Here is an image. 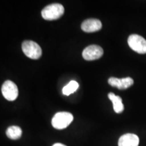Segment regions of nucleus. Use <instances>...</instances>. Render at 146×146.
Instances as JSON below:
<instances>
[{
    "mask_svg": "<svg viewBox=\"0 0 146 146\" xmlns=\"http://www.w3.org/2000/svg\"><path fill=\"white\" fill-rule=\"evenodd\" d=\"M22 129L17 126H11L6 130V135L10 139H18L22 136Z\"/></svg>",
    "mask_w": 146,
    "mask_h": 146,
    "instance_id": "nucleus-11",
    "label": "nucleus"
},
{
    "mask_svg": "<svg viewBox=\"0 0 146 146\" xmlns=\"http://www.w3.org/2000/svg\"><path fill=\"white\" fill-rule=\"evenodd\" d=\"M104 50L101 47L97 45H91L87 46L83 52V57L85 60L91 61L99 59L103 56Z\"/></svg>",
    "mask_w": 146,
    "mask_h": 146,
    "instance_id": "nucleus-6",
    "label": "nucleus"
},
{
    "mask_svg": "<svg viewBox=\"0 0 146 146\" xmlns=\"http://www.w3.org/2000/svg\"><path fill=\"white\" fill-rule=\"evenodd\" d=\"M52 146H66L65 145H64L62 143H55Z\"/></svg>",
    "mask_w": 146,
    "mask_h": 146,
    "instance_id": "nucleus-13",
    "label": "nucleus"
},
{
    "mask_svg": "<svg viewBox=\"0 0 146 146\" xmlns=\"http://www.w3.org/2000/svg\"><path fill=\"white\" fill-rule=\"evenodd\" d=\"M64 8L60 3H52L47 5L41 12L42 17L47 21H53L60 18L64 14Z\"/></svg>",
    "mask_w": 146,
    "mask_h": 146,
    "instance_id": "nucleus-1",
    "label": "nucleus"
},
{
    "mask_svg": "<svg viewBox=\"0 0 146 146\" xmlns=\"http://www.w3.org/2000/svg\"><path fill=\"white\" fill-rule=\"evenodd\" d=\"M128 44L135 52L139 54H146V40L139 35H131L128 38Z\"/></svg>",
    "mask_w": 146,
    "mask_h": 146,
    "instance_id": "nucleus-4",
    "label": "nucleus"
},
{
    "mask_svg": "<svg viewBox=\"0 0 146 146\" xmlns=\"http://www.w3.org/2000/svg\"><path fill=\"white\" fill-rule=\"evenodd\" d=\"M23 52L27 57L33 60L40 58L42 55L41 47L33 41H25L22 44Z\"/></svg>",
    "mask_w": 146,
    "mask_h": 146,
    "instance_id": "nucleus-3",
    "label": "nucleus"
},
{
    "mask_svg": "<svg viewBox=\"0 0 146 146\" xmlns=\"http://www.w3.org/2000/svg\"><path fill=\"white\" fill-rule=\"evenodd\" d=\"M102 22L98 19L90 18L84 21L81 24V29L86 33H94L102 29Z\"/></svg>",
    "mask_w": 146,
    "mask_h": 146,
    "instance_id": "nucleus-8",
    "label": "nucleus"
},
{
    "mask_svg": "<svg viewBox=\"0 0 146 146\" xmlns=\"http://www.w3.org/2000/svg\"><path fill=\"white\" fill-rule=\"evenodd\" d=\"M72 114L67 112H60L56 113L52 120V125L56 129H64L68 127L72 123Z\"/></svg>",
    "mask_w": 146,
    "mask_h": 146,
    "instance_id": "nucleus-2",
    "label": "nucleus"
},
{
    "mask_svg": "<svg viewBox=\"0 0 146 146\" xmlns=\"http://www.w3.org/2000/svg\"><path fill=\"white\" fill-rule=\"evenodd\" d=\"M108 98L111 100L113 104V108H114V112L117 114L123 112L124 110V105L123 104L121 98L120 96H116L113 93H109Z\"/></svg>",
    "mask_w": 146,
    "mask_h": 146,
    "instance_id": "nucleus-10",
    "label": "nucleus"
},
{
    "mask_svg": "<svg viewBox=\"0 0 146 146\" xmlns=\"http://www.w3.org/2000/svg\"><path fill=\"white\" fill-rule=\"evenodd\" d=\"M139 139L133 133H127L121 136L118 140V146H139Z\"/></svg>",
    "mask_w": 146,
    "mask_h": 146,
    "instance_id": "nucleus-9",
    "label": "nucleus"
},
{
    "mask_svg": "<svg viewBox=\"0 0 146 146\" xmlns=\"http://www.w3.org/2000/svg\"><path fill=\"white\" fill-rule=\"evenodd\" d=\"M1 93L8 101H14L18 96V89L16 85L11 81H6L1 87Z\"/></svg>",
    "mask_w": 146,
    "mask_h": 146,
    "instance_id": "nucleus-5",
    "label": "nucleus"
},
{
    "mask_svg": "<svg viewBox=\"0 0 146 146\" xmlns=\"http://www.w3.org/2000/svg\"><path fill=\"white\" fill-rule=\"evenodd\" d=\"M108 82L110 85L114 87H117L118 89H126L132 86L134 83V81L131 77H126L123 78L110 77Z\"/></svg>",
    "mask_w": 146,
    "mask_h": 146,
    "instance_id": "nucleus-7",
    "label": "nucleus"
},
{
    "mask_svg": "<svg viewBox=\"0 0 146 146\" xmlns=\"http://www.w3.org/2000/svg\"><path fill=\"white\" fill-rule=\"evenodd\" d=\"M79 85L78 83L75 81H71L68 85L62 89V93L65 96H70L71 94L75 92L76 89L78 88Z\"/></svg>",
    "mask_w": 146,
    "mask_h": 146,
    "instance_id": "nucleus-12",
    "label": "nucleus"
}]
</instances>
